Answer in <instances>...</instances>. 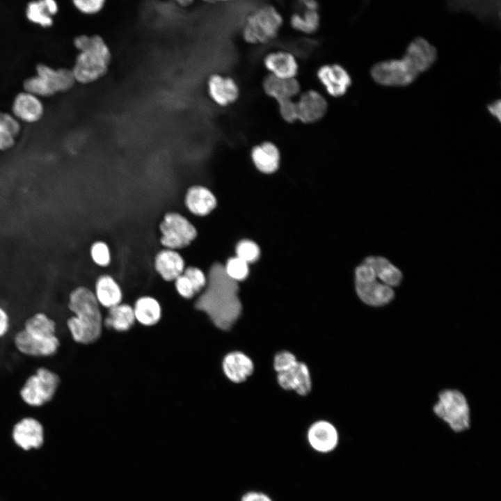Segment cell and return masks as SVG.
<instances>
[{"instance_id":"11","label":"cell","mask_w":501,"mask_h":501,"mask_svg":"<svg viewBox=\"0 0 501 501\" xmlns=\"http://www.w3.org/2000/svg\"><path fill=\"white\" fill-rule=\"evenodd\" d=\"M317 77L326 93L333 97L344 95L352 84L350 74L338 63L321 65L317 69Z\"/></svg>"},{"instance_id":"22","label":"cell","mask_w":501,"mask_h":501,"mask_svg":"<svg viewBox=\"0 0 501 501\" xmlns=\"http://www.w3.org/2000/svg\"><path fill=\"white\" fill-rule=\"evenodd\" d=\"M185 204L193 214L205 216L214 209L216 200L214 194L206 187L193 186L186 193Z\"/></svg>"},{"instance_id":"14","label":"cell","mask_w":501,"mask_h":501,"mask_svg":"<svg viewBox=\"0 0 501 501\" xmlns=\"http://www.w3.org/2000/svg\"><path fill=\"white\" fill-rule=\"evenodd\" d=\"M13 437L16 444L24 450L38 448L44 440L42 425L33 418H22L14 426Z\"/></svg>"},{"instance_id":"40","label":"cell","mask_w":501,"mask_h":501,"mask_svg":"<svg viewBox=\"0 0 501 501\" xmlns=\"http://www.w3.org/2000/svg\"><path fill=\"white\" fill-rule=\"evenodd\" d=\"M74 6L85 14H95L103 8L105 1L103 0H76L73 1Z\"/></svg>"},{"instance_id":"28","label":"cell","mask_w":501,"mask_h":501,"mask_svg":"<svg viewBox=\"0 0 501 501\" xmlns=\"http://www.w3.org/2000/svg\"><path fill=\"white\" fill-rule=\"evenodd\" d=\"M133 307L120 303L109 309L108 314L103 319V326L118 332L129 330L135 324Z\"/></svg>"},{"instance_id":"5","label":"cell","mask_w":501,"mask_h":501,"mask_svg":"<svg viewBox=\"0 0 501 501\" xmlns=\"http://www.w3.org/2000/svg\"><path fill=\"white\" fill-rule=\"evenodd\" d=\"M283 24L281 13L272 5H265L251 13L242 29L243 39L250 45L264 44L275 39Z\"/></svg>"},{"instance_id":"9","label":"cell","mask_w":501,"mask_h":501,"mask_svg":"<svg viewBox=\"0 0 501 501\" xmlns=\"http://www.w3.org/2000/svg\"><path fill=\"white\" fill-rule=\"evenodd\" d=\"M14 344L21 353L31 357H49L55 355L61 342L56 335L22 329L14 336Z\"/></svg>"},{"instance_id":"21","label":"cell","mask_w":501,"mask_h":501,"mask_svg":"<svg viewBox=\"0 0 501 501\" xmlns=\"http://www.w3.org/2000/svg\"><path fill=\"white\" fill-rule=\"evenodd\" d=\"M155 269L166 281L175 280L184 271V261L175 250H161L155 257Z\"/></svg>"},{"instance_id":"31","label":"cell","mask_w":501,"mask_h":501,"mask_svg":"<svg viewBox=\"0 0 501 501\" xmlns=\"http://www.w3.org/2000/svg\"><path fill=\"white\" fill-rule=\"evenodd\" d=\"M291 27L302 33L312 34L320 25V15L318 10L305 9L302 13H293L289 19Z\"/></svg>"},{"instance_id":"41","label":"cell","mask_w":501,"mask_h":501,"mask_svg":"<svg viewBox=\"0 0 501 501\" xmlns=\"http://www.w3.org/2000/svg\"><path fill=\"white\" fill-rule=\"evenodd\" d=\"M9 327V316L7 312L0 306V338L7 334Z\"/></svg>"},{"instance_id":"12","label":"cell","mask_w":501,"mask_h":501,"mask_svg":"<svg viewBox=\"0 0 501 501\" xmlns=\"http://www.w3.org/2000/svg\"><path fill=\"white\" fill-rule=\"evenodd\" d=\"M296 103L298 121L304 124L319 122L325 116L328 109L326 97L315 89H309L300 93Z\"/></svg>"},{"instance_id":"38","label":"cell","mask_w":501,"mask_h":501,"mask_svg":"<svg viewBox=\"0 0 501 501\" xmlns=\"http://www.w3.org/2000/svg\"><path fill=\"white\" fill-rule=\"evenodd\" d=\"M298 362L295 355L288 351L278 352L273 359V367L277 373L283 372Z\"/></svg>"},{"instance_id":"39","label":"cell","mask_w":501,"mask_h":501,"mask_svg":"<svg viewBox=\"0 0 501 501\" xmlns=\"http://www.w3.org/2000/svg\"><path fill=\"white\" fill-rule=\"evenodd\" d=\"M175 286L177 293L184 299H190L196 294L192 283L184 273L175 280Z\"/></svg>"},{"instance_id":"37","label":"cell","mask_w":501,"mask_h":501,"mask_svg":"<svg viewBox=\"0 0 501 501\" xmlns=\"http://www.w3.org/2000/svg\"><path fill=\"white\" fill-rule=\"evenodd\" d=\"M183 273L192 283L196 294L205 289L207 278L202 270L195 267H189L184 269Z\"/></svg>"},{"instance_id":"2","label":"cell","mask_w":501,"mask_h":501,"mask_svg":"<svg viewBox=\"0 0 501 501\" xmlns=\"http://www.w3.org/2000/svg\"><path fill=\"white\" fill-rule=\"evenodd\" d=\"M207 278V285L195 307L205 312L216 328L228 331L236 323L242 310L238 283L227 276L219 263L213 264Z\"/></svg>"},{"instance_id":"25","label":"cell","mask_w":501,"mask_h":501,"mask_svg":"<svg viewBox=\"0 0 501 501\" xmlns=\"http://www.w3.org/2000/svg\"><path fill=\"white\" fill-rule=\"evenodd\" d=\"M251 157L260 171L270 173L276 170L278 167L280 152L274 143L264 141L252 149Z\"/></svg>"},{"instance_id":"13","label":"cell","mask_w":501,"mask_h":501,"mask_svg":"<svg viewBox=\"0 0 501 501\" xmlns=\"http://www.w3.org/2000/svg\"><path fill=\"white\" fill-rule=\"evenodd\" d=\"M277 381L284 390H294L299 395H307L312 389V380L306 364L298 361L289 369L277 373Z\"/></svg>"},{"instance_id":"19","label":"cell","mask_w":501,"mask_h":501,"mask_svg":"<svg viewBox=\"0 0 501 501\" xmlns=\"http://www.w3.org/2000/svg\"><path fill=\"white\" fill-rule=\"evenodd\" d=\"M308 438L310 445L317 451L328 452L337 443V432L335 427L325 420L313 423L309 428Z\"/></svg>"},{"instance_id":"35","label":"cell","mask_w":501,"mask_h":501,"mask_svg":"<svg viewBox=\"0 0 501 501\" xmlns=\"http://www.w3.org/2000/svg\"><path fill=\"white\" fill-rule=\"evenodd\" d=\"M278 113L282 119L287 123L298 121V113L296 101L293 99L283 100L277 102Z\"/></svg>"},{"instance_id":"18","label":"cell","mask_w":501,"mask_h":501,"mask_svg":"<svg viewBox=\"0 0 501 501\" xmlns=\"http://www.w3.org/2000/svg\"><path fill=\"white\" fill-rule=\"evenodd\" d=\"M264 93L276 102L293 99L299 95L301 84L296 78L284 79L270 74L266 75L262 81Z\"/></svg>"},{"instance_id":"3","label":"cell","mask_w":501,"mask_h":501,"mask_svg":"<svg viewBox=\"0 0 501 501\" xmlns=\"http://www.w3.org/2000/svg\"><path fill=\"white\" fill-rule=\"evenodd\" d=\"M67 307L74 314L66 321L73 340L81 344L97 341L102 334L103 318L94 292L84 286L75 288L69 295Z\"/></svg>"},{"instance_id":"36","label":"cell","mask_w":501,"mask_h":501,"mask_svg":"<svg viewBox=\"0 0 501 501\" xmlns=\"http://www.w3.org/2000/svg\"><path fill=\"white\" fill-rule=\"evenodd\" d=\"M90 254L93 261L100 266L106 267L110 262L109 247L102 241H97L93 244Z\"/></svg>"},{"instance_id":"20","label":"cell","mask_w":501,"mask_h":501,"mask_svg":"<svg viewBox=\"0 0 501 501\" xmlns=\"http://www.w3.org/2000/svg\"><path fill=\"white\" fill-rule=\"evenodd\" d=\"M15 118L26 122L39 120L44 113V107L39 98L31 93L17 94L12 106Z\"/></svg>"},{"instance_id":"1","label":"cell","mask_w":501,"mask_h":501,"mask_svg":"<svg viewBox=\"0 0 501 501\" xmlns=\"http://www.w3.org/2000/svg\"><path fill=\"white\" fill-rule=\"evenodd\" d=\"M438 58L436 47L423 37L411 40L401 58L374 63L369 70L373 81L383 86H407L429 70Z\"/></svg>"},{"instance_id":"8","label":"cell","mask_w":501,"mask_h":501,"mask_svg":"<svg viewBox=\"0 0 501 501\" xmlns=\"http://www.w3.org/2000/svg\"><path fill=\"white\" fill-rule=\"evenodd\" d=\"M434 411L456 432L469 427V407L464 395L456 390H445L438 396Z\"/></svg>"},{"instance_id":"44","label":"cell","mask_w":501,"mask_h":501,"mask_svg":"<svg viewBox=\"0 0 501 501\" xmlns=\"http://www.w3.org/2000/svg\"><path fill=\"white\" fill-rule=\"evenodd\" d=\"M302 3L307 10H318V3L314 0H305Z\"/></svg>"},{"instance_id":"34","label":"cell","mask_w":501,"mask_h":501,"mask_svg":"<svg viewBox=\"0 0 501 501\" xmlns=\"http://www.w3.org/2000/svg\"><path fill=\"white\" fill-rule=\"evenodd\" d=\"M237 257L247 264L256 261L260 256L257 245L250 240L241 241L236 247Z\"/></svg>"},{"instance_id":"15","label":"cell","mask_w":501,"mask_h":501,"mask_svg":"<svg viewBox=\"0 0 501 501\" xmlns=\"http://www.w3.org/2000/svg\"><path fill=\"white\" fill-rule=\"evenodd\" d=\"M208 92L213 101L221 106L234 103L240 95L239 87L234 79L218 74L209 78Z\"/></svg>"},{"instance_id":"17","label":"cell","mask_w":501,"mask_h":501,"mask_svg":"<svg viewBox=\"0 0 501 501\" xmlns=\"http://www.w3.org/2000/svg\"><path fill=\"white\" fill-rule=\"evenodd\" d=\"M222 369L225 376L232 382L239 383L245 381L253 372V360L245 353L239 351L227 353L222 361Z\"/></svg>"},{"instance_id":"16","label":"cell","mask_w":501,"mask_h":501,"mask_svg":"<svg viewBox=\"0 0 501 501\" xmlns=\"http://www.w3.org/2000/svg\"><path fill=\"white\" fill-rule=\"evenodd\" d=\"M263 64L269 74L280 78H296L299 72V63L295 56L287 51L267 54L263 59Z\"/></svg>"},{"instance_id":"33","label":"cell","mask_w":501,"mask_h":501,"mask_svg":"<svg viewBox=\"0 0 501 501\" xmlns=\"http://www.w3.org/2000/svg\"><path fill=\"white\" fill-rule=\"evenodd\" d=\"M25 92L36 97H49L54 93L46 84L45 80L38 74L26 79L23 84Z\"/></svg>"},{"instance_id":"43","label":"cell","mask_w":501,"mask_h":501,"mask_svg":"<svg viewBox=\"0 0 501 501\" xmlns=\"http://www.w3.org/2000/svg\"><path fill=\"white\" fill-rule=\"evenodd\" d=\"M241 501H272L267 495L257 492H250L245 494Z\"/></svg>"},{"instance_id":"10","label":"cell","mask_w":501,"mask_h":501,"mask_svg":"<svg viewBox=\"0 0 501 501\" xmlns=\"http://www.w3.org/2000/svg\"><path fill=\"white\" fill-rule=\"evenodd\" d=\"M161 244L168 249L182 248L196 237L194 225L184 216L176 212L166 214L160 224Z\"/></svg>"},{"instance_id":"24","label":"cell","mask_w":501,"mask_h":501,"mask_svg":"<svg viewBox=\"0 0 501 501\" xmlns=\"http://www.w3.org/2000/svg\"><path fill=\"white\" fill-rule=\"evenodd\" d=\"M94 294L99 305L108 309L120 304L122 299L120 287L113 278L108 275L98 278Z\"/></svg>"},{"instance_id":"7","label":"cell","mask_w":501,"mask_h":501,"mask_svg":"<svg viewBox=\"0 0 501 501\" xmlns=\"http://www.w3.org/2000/svg\"><path fill=\"white\" fill-rule=\"evenodd\" d=\"M356 291L359 299L371 306H382L394 298L393 289L378 280L372 267L363 261L355 271Z\"/></svg>"},{"instance_id":"4","label":"cell","mask_w":501,"mask_h":501,"mask_svg":"<svg viewBox=\"0 0 501 501\" xmlns=\"http://www.w3.org/2000/svg\"><path fill=\"white\" fill-rule=\"evenodd\" d=\"M74 45L80 51L72 70L77 81L90 83L105 74L111 54L101 36L81 35L74 38Z\"/></svg>"},{"instance_id":"27","label":"cell","mask_w":501,"mask_h":501,"mask_svg":"<svg viewBox=\"0 0 501 501\" xmlns=\"http://www.w3.org/2000/svg\"><path fill=\"white\" fill-rule=\"evenodd\" d=\"M363 261L372 267L376 278L382 283L392 288L401 283L403 277L401 271L385 257L369 256Z\"/></svg>"},{"instance_id":"6","label":"cell","mask_w":501,"mask_h":501,"mask_svg":"<svg viewBox=\"0 0 501 501\" xmlns=\"http://www.w3.org/2000/svg\"><path fill=\"white\" fill-rule=\"evenodd\" d=\"M60 384L61 378L56 372L40 367L26 379L19 390V396L29 406H42L52 400Z\"/></svg>"},{"instance_id":"29","label":"cell","mask_w":501,"mask_h":501,"mask_svg":"<svg viewBox=\"0 0 501 501\" xmlns=\"http://www.w3.org/2000/svg\"><path fill=\"white\" fill-rule=\"evenodd\" d=\"M58 11V5L53 0H42L29 2L26 7L27 18L32 22L43 27L52 25V15Z\"/></svg>"},{"instance_id":"30","label":"cell","mask_w":501,"mask_h":501,"mask_svg":"<svg viewBox=\"0 0 501 501\" xmlns=\"http://www.w3.org/2000/svg\"><path fill=\"white\" fill-rule=\"evenodd\" d=\"M20 132V125L12 115L0 111V150L13 147Z\"/></svg>"},{"instance_id":"32","label":"cell","mask_w":501,"mask_h":501,"mask_svg":"<svg viewBox=\"0 0 501 501\" xmlns=\"http://www.w3.org/2000/svg\"><path fill=\"white\" fill-rule=\"evenodd\" d=\"M223 267L227 276L237 283L246 279L249 272L248 264L238 257L229 259Z\"/></svg>"},{"instance_id":"42","label":"cell","mask_w":501,"mask_h":501,"mask_svg":"<svg viewBox=\"0 0 501 501\" xmlns=\"http://www.w3.org/2000/svg\"><path fill=\"white\" fill-rule=\"evenodd\" d=\"M487 110L490 114L497 118L499 122L501 120V101L497 100L487 105Z\"/></svg>"},{"instance_id":"23","label":"cell","mask_w":501,"mask_h":501,"mask_svg":"<svg viewBox=\"0 0 501 501\" xmlns=\"http://www.w3.org/2000/svg\"><path fill=\"white\" fill-rule=\"evenodd\" d=\"M37 74L41 77L55 94L70 89L76 81L72 70L59 68L54 70L45 64L36 67Z\"/></svg>"},{"instance_id":"26","label":"cell","mask_w":501,"mask_h":501,"mask_svg":"<svg viewBox=\"0 0 501 501\" xmlns=\"http://www.w3.org/2000/svg\"><path fill=\"white\" fill-rule=\"evenodd\" d=\"M136 321L145 326L157 324L161 317L162 310L159 301L150 296L138 298L132 306Z\"/></svg>"}]
</instances>
